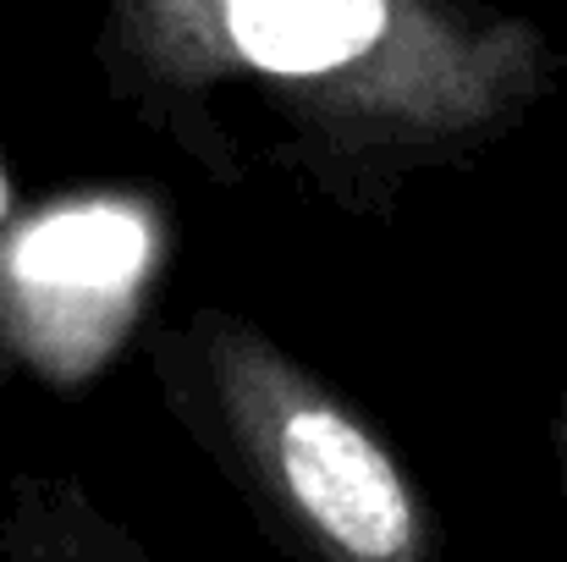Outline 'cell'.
Wrapping results in <instances>:
<instances>
[{"label": "cell", "instance_id": "2", "mask_svg": "<svg viewBox=\"0 0 567 562\" xmlns=\"http://www.w3.org/2000/svg\"><path fill=\"white\" fill-rule=\"evenodd\" d=\"M150 375L287 562H441L435 513L385 430L259 320L204 304L150 337Z\"/></svg>", "mask_w": 567, "mask_h": 562}, {"label": "cell", "instance_id": "1", "mask_svg": "<svg viewBox=\"0 0 567 562\" xmlns=\"http://www.w3.org/2000/svg\"><path fill=\"white\" fill-rule=\"evenodd\" d=\"M111 100L209 183L265 166L348 221L513 139L557 89L546 28L463 0H116L94 28Z\"/></svg>", "mask_w": 567, "mask_h": 562}, {"label": "cell", "instance_id": "3", "mask_svg": "<svg viewBox=\"0 0 567 562\" xmlns=\"http://www.w3.org/2000/svg\"><path fill=\"white\" fill-rule=\"evenodd\" d=\"M6 562H161L89 486L66 474H17L0 508Z\"/></svg>", "mask_w": 567, "mask_h": 562}, {"label": "cell", "instance_id": "4", "mask_svg": "<svg viewBox=\"0 0 567 562\" xmlns=\"http://www.w3.org/2000/svg\"><path fill=\"white\" fill-rule=\"evenodd\" d=\"M22 248H28V215L17 177L0 155V386L28 359V304H22Z\"/></svg>", "mask_w": 567, "mask_h": 562}, {"label": "cell", "instance_id": "5", "mask_svg": "<svg viewBox=\"0 0 567 562\" xmlns=\"http://www.w3.org/2000/svg\"><path fill=\"white\" fill-rule=\"evenodd\" d=\"M551 463H557V508H563V541H567V386L551 408Z\"/></svg>", "mask_w": 567, "mask_h": 562}]
</instances>
